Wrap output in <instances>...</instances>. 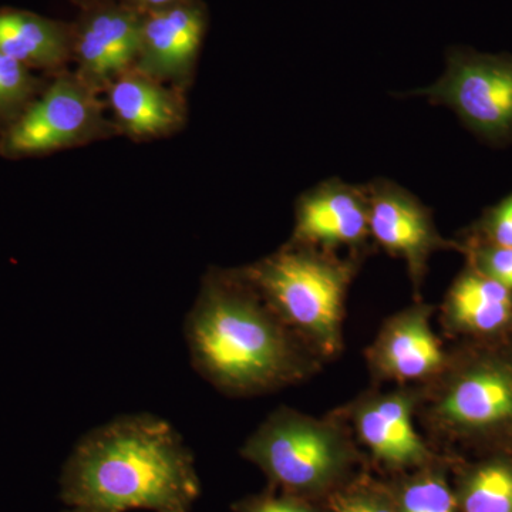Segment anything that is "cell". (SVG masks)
Returning a JSON list of instances; mask_svg holds the SVG:
<instances>
[{"instance_id": "obj_15", "label": "cell", "mask_w": 512, "mask_h": 512, "mask_svg": "<svg viewBox=\"0 0 512 512\" xmlns=\"http://www.w3.org/2000/svg\"><path fill=\"white\" fill-rule=\"evenodd\" d=\"M107 97L117 126L130 137H161L183 124L178 94L136 69L117 77L107 87Z\"/></svg>"}, {"instance_id": "obj_5", "label": "cell", "mask_w": 512, "mask_h": 512, "mask_svg": "<svg viewBox=\"0 0 512 512\" xmlns=\"http://www.w3.org/2000/svg\"><path fill=\"white\" fill-rule=\"evenodd\" d=\"M241 456L265 474L272 490L313 503L356 477L365 454L338 409L315 417L281 406L248 437Z\"/></svg>"}, {"instance_id": "obj_9", "label": "cell", "mask_w": 512, "mask_h": 512, "mask_svg": "<svg viewBox=\"0 0 512 512\" xmlns=\"http://www.w3.org/2000/svg\"><path fill=\"white\" fill-rule=\"evenodd\" d=\"M365 188L373 245L404 261L412 281L414 299L421 301L420 293L431 256L439 251L461 254L460 241L444 238L429 208L399 184L373 180Z\"/></svg>"}, {"instance_id": "obj_20", "label": "cell", "mask_w": 512, "mask_h": 512, "mask_svg": "<svg viewBox=\"0 0 512 512\" xmlns=\"http://www.w3.org/2000/svg\"><path fill=\"white\" fill-rule=\"evenodd\" d=\"M30 70L25 64L0 52V121H5V126L39 94V82Z\"/></svg>"}, {"instance_id": "obj_12", "label": "cell", "mask_w": 512, "mask_h": 512, "mask_svg": "<svg viewBox=\"0 0 512 512\" xmlns=\"http://www.w3.org/2000/svg\"><path fill=\"white\" fill-rule=\"evenodd\" d=\"M141 16L133 6L93 10L73 33L77 76L100 92L134 69L140 52Z\"/></svg>"}, {"instance_id": "obj_23", "label": "cell", "mask_w": 512, "mask_h": 512, "mask_svg": "<svg viewBox=\"0 0 512 512\" xmlns=\"http://www.w3.org/2000/svg\"><path fill=\"white\" fill-rule=\"evenodd\" d=\"M235 512H320L312 501L296 495L281 493L275 490L266 493L252 495L245 500L238 501L234 505Z\"/></svg>"}, {"instance_id": "obj_3", "label": "cell", "mask_w": 512, "mask_h": 512, "mask_svg": "<svg viewBox=\"0 0 512 512\" xmlns=\"http://www.w3.org/2000/svg\"><path fill=\"white\" fill-rule=\"evenodd\" d=\"M417 423L434 450L512 453V336L456 342L421 386Z\"/></svg>"}, {"instance_id": "obj_17", "label": "cell", "mask_w": 512, "mask_h": 512, "mask_svg": "<svg viewBox=\"0 0 512 512\" xmlns=\"http://www.w3.org/2000/svg\"><path fill=\"white\" fill-rule=\"evenodd\" d=\"M454 494L460 512H512V453L484 454L464 468Z\"/></svg>"}, {"instance_id": "obj_19", "label": "cell", "mask_w": 512, "mask_h": 512, "mask_svg": "<svg viewBox=\"0 0 512 512\" xmlns=\"http://www.w3.org/2000/svg\"><path fill=\"white\" fill-rule=\"evenodd\" d=\"M320 512H399L392 487L359 473L323 500Z\"/></svg>"}, {"instance_id": "obj_2", "label": "cell", "mask_w": 512, "mask_h": 512, "mask_svg": "<svg viewBox=\"0 0 512 512\" xmlns=\"http://www.w3.org/2000/svg\"><path fill=\"white\" fill-rule=\"evenodd\" d=\"M200 494L183 437L148 413L120 416L87 433L60 477L67 512H191Z\"/></svg>"}, {"instance_id": "obj_14", "label": "cell", "mask_w": 512, "mask_h": 512, "mask_svg": "<svg viewBox=\"0 0 512 512\" xmlns=\"http://www.w3.org/2000/svg\"><path fill=\"white\" fill-rule=\"evenodd\" d=\"M440 325L456 342L512 336V291L466 265L440 306Z\"/></svg>"}, {"instance_id": "obj_10", "label": "cell", "mask_w": 512, "mask_h": 512, "mask_svg": "<svg viewBox=\"0 0 512 512\" xmlns=\"http://www.w3.org/2000/svg\"><path fill=\"white\" fill-rule=\"evenodd\" d=\"M434 313L433 305L416 301L384 320L365 352L375 386H423L443 372L448 349L431 325Z\"/></svg>"}, {"instance_id": "obj_22", "label": "cell", "mask_w": 512, "mask_h": 512, "mask_svg": "<svg viewBox=\"0 0 512 512\" xmlns=\"http://www.w3.org/2000/svg\"><path fill=\"white\" fill-rule=\"evenodd\" d=\"M464 234L500 247L512 248V192L498 204L487 208L480 220L474 222Z\"/></svg>"}, {"instance_id": "obj_13", "label": "cell", "mask_w": 512, "mask_h": 512, "mask_svg": "<svg viewBox=\"0 0 512 512\" xmlns=\"http://www.w3.org/2000/svg\"><path fill=\"white\" fill-rule=\"evenodd\" d=\"M204 33V13L188 0L143 13L134 69L158 82L183 80L197 59Z\"/></svg>"}, {"instance_id": "obj_1", "label": "cell", "mask_w": 512, "mask_h": 512, "mask_svg": "<svg viewBox=\"0 0 512 512\" xmlns=\"http://www.w3.org/2000/svg\"><path fill=\"white\" fill-rule=\"evenodd\" d=\"M192 367L229 397H256L318 375L322 359L266 305L238 269L208 272L185 318Z\"/></svg>"}, {"instance_id": "obj_4", "label": "cell", "mask_w": 512, "mask_h": 512, "mask_svg": "<svg viewBox=\"0 0 512 512\" xmlns=\"http://www.w3.org/2000/svg\"><path fill=\"white\" fill-rule=\"evenodd\" d=\"M366 254L295 244L238 272L279 319L325 363L345 350L346 299Z\"/></svg>"}, {"instance_id": "obj_16", "label": "cell", "mask_w": 512, "mask_h": 512, "mask_svg": "<svg viewBox=\"0 0 512 512\" xmlns=\"http://www.w3.org/2000/svg\"><path fill=\"white\" fill-rule=\"evenodd\" d=\"M0 52L29 69L55 70L73 56V33L33 13L0 12Z\"/></svg>"}, {"instance_id": "obj_21", "label": "cell", "mask_w": 512, "mask_h": 512, "mask_svg": "<svg viewBox=\"0 0 512 512\" xmlns=\"http://www.w3.org/2000/svg\"><path fill=\"white\" fill-rule=\"evenodd\" d=\"M458 241L461 254L466 256V265L512 291V248L500 247L467 234Z\"/></svg>"}, {"instance_id": "obj_6", "label": "cell", "mask_w": 512, "mask_h": 512, "mask_svg": "<svg viewBox=\"0 0 512 512\" xmlns=\"http://www.w3.org/2000/svg\"><path fill=\"white\" fill-rule=\"evenodd\" d=\"M97 93L77 73L59 74L5 126L0 154L6 158L43 156L109 133L110 123Z\"/></svg>"}, {"instance_id": "obj_24", "label": "cell", "mask_w": 512, "mask_h": 512, "mask_svg": "<svg viewBox=\"0 0 512 512\" xmlns=\"http://www.w3.org/2000/svg\"><path fill=\"white\" fill-rule=\"evenodd\" d=\"M133 8L138 12L147 13L153 10L170 8V6L178 5V3L187 2V0H130Z\"/></svg>"}, {"instance_id": "obj_11", "label": "cell", "mask_w": 512, "mask_h": 512, "mask_svg": "<svg viewBox=\"0 0 512 512\" xmlns=\"http://www.w3.org/2000/svg\"><path fill=\"white\" fill-rule=\"evenodd\" d=\"M295 244L348 254L372 251L369 229V201L365 185L342 180L323 181L296 202L292 237Z\"/></svg>"}, {"instance_id": "obj_18", "label": "cell", "mask_w": 512, "mask_h": 512, "mask_svg": "<svg viewBox=\"0 0 512 512\" xmlns=\"http://www.w3.org/2000/svg\"><path fill=\"white\" fill-rule=\"evenodd\" d=\"M447 457L404 473L392 487L399 512H457L456 494L446 474Z\"/></svg>"}, {"instance_id": "obj_7", "label": "cell", "mask_w": 512, "mask_h": 512, "mask_svg": "<svg viewBox=\"0 0 512 512\" xmlns=\"http://www.w3.org/2000/svg\"><path fill=\"white\" fill-rule=\"evenodd\" d=\"M412 96L453 110L468 130L488 143L512 141V56L454 50L443 76Z\"/></svg>"}, {"instance_id": "obj_8", "label": "cell", "mask_w": 512, "mask_h": 512, "mask_svg": "<svg viewBox=\"0 0 512 512\" xmlns=\"http://www.w3.org/2000/svg\"><path fill=\"white\" fill-rule=\"evenodd\" d=\"M421 386H373L338 412L348 421L360 448L373 461L394 473H410L440 461L426 437L417 429Z\"/></svg>"}]
</instances>
